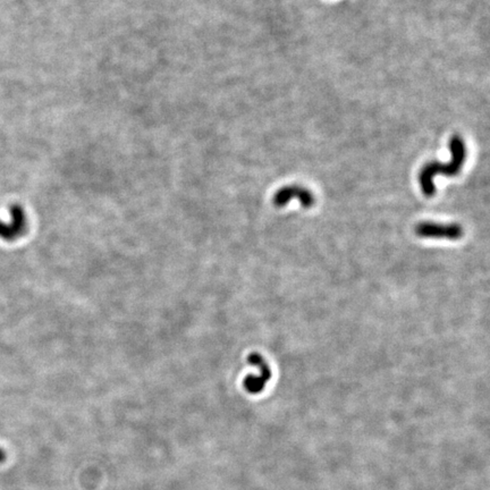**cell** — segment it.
Masks as SVG:
<instances>
[{"instance_id": "cell-3", "label": "cell", "mask_w": 490, "mask_h": 490, "mask_svg": "<svg viewBox=\"0 0 490 490\" xmlns=\"http://www.w3.org/2000/svg\"><path fill=\"white\" fill-rule=\"evenodd\" d=\"M248 361L251 366L259 368L260 376L250 374V376L245 377L244 381H243V386H244L245 391L249 394H260L265 389L267 382L272 378V371H270V368L267 364L266 360L259 353L255 352L250 354L248 356Z\"/></svg>"}, {"instance_id": "cell-5", "label": "cell", "mask_w": 490, "mask_h": 490, "mask_svg": "<svg viewBox=\"0 0 490 490\" xmlns=\"http://www.w3.org/2000/svg\"><path fill=\"white\" fill-rule=\"evenodd\" d=\"M294 197L300 201L303 208H311L314 204V194L301 186H286L280 189L274 194V203L276 207H284Z\"/></svg>"}, {"instance_id": "cell-4", "label": "cell", "mask_w": 490, "mask_h": 490, "mask_svg": "<svg viewBox=\"0 0 490 490\" xmlns=\"http://www.w3.org/2000/svg\"><path fill=\"white\" fill-rule=\"evenodd\" d=\"M10 222L3 224L0 222V237L6 241H14L20 238L26 232V217L23 208L20 206H13L10 209Z\"/></svg>"}, {"instance_id": "cell-6", "label": "cell", "mask_w": 490, "mask_h": 490, "mask_svg": "<svg viewBox=\"0 0 490 490\" xmlns=\"http://www.w3.org/2000/svg\"><path fill=\"white\" fill-rule=\"evenodd\" d=\"M6 451L2 450L1 447H0V463H3V462L6 461Z\"/></svg>"}, {"instance_id": "cell-1", "label": "cell", "mask_w": 490, "mask_h": 490, "mask_svg": "<svg viewBox=\"0 0 490 490\" xmlns=\"http://www.w3.org/2000/svg\"><path fill=\"white\" fill-rule=\"evenodd\" d=\"M450 149L451 154L450 162H429L423 167L421 173H420V185H421L422 193L426 196L430 197L435 196L436 185L433 183V177L438 175L448 177L456 176L463 167L465 157H467V149H465L464 141L458 135H455L451 138Z\"/></svg>"}, {"instance_id": "cell-2", "label": "cell", "mask_w": 490, "mask_h": 490, "mask_svg": "<svg viewBox=\"0 0 490 490\" xmlns=\"http://www.w3.org/2000/svg\"><path fill=\"white\" fill-rule=\"evenodd\" d=\"M415 234L420 237L460 239L464 234V229L458 224H438V222H420L415 227Z\"/></svg>"}]
</instances>
